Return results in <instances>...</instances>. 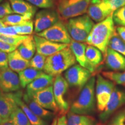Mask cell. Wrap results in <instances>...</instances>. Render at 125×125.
Masks as SVG:
<instances>
[{
  "instance_id": "27",
  "label": "cell",
  "mask_w": 125,
  "mask_h": 125,
  "mask_svg": "<svg viewBox=\"0 0 125 125\" xmlns=\"http://www.w3.org/2000/svg\"><path fill=\"white\" fill-rule=\"evenodd\" d=\"M86 56L89 62L95 68L100 64L103 61L102 52L96 47L92 45H88L86 46Z\"/></svg>"
},
{
  "instance_id": "39",
  "label": "cell",
  "mask_w": 125,
  "mask_h": 125,
  "mask_svg": "<svg viewBox=\"0 0 125 125\" xmlns=\"http://www.w3.org/2000/svg\"><path fill=\"white\" fill-rule=\"evenodd\" d=\"M0 34L6 35H18L15 29V26H7L0 29Z\"/></svg>"
},
{
  "instance_id": "41",
  "label": "cell",
  "mask_w": 125,
  "mask_h": 125,
  "mask_svg": "<svg viewBox=\"0 0 125 125\" xmlns=\"http://www.w3.org/2000/svg\"><path fill=\"white\" fill-rule=\"evenodd\" d=\"M17 47L0 41V50L5 52L9 53L16 50Z\"/></svg>"
},
{
  "instance_id": "34",
  "label": "cell",
  "mask_w": 125,
  "mask_h": 125,
  "mask_svg": "<svg viewBox=\"0 0 125 125\" xmlns=\"http://www.w3.org/2000/svg\"><path fill=\"white\" fill-rule=\"evenodd\" d=\"M47 57L37 53L30 61V67L42 71L44 69Z\"/></svg>"
},
{
  "instance_id": "30",
  "label": "cell",
  "mask_w": 125,
  "mask_h": 125,
  "mask_svg": "<svg viewBox=\"0 0 125 125\" xmlns=\"http://www.w3.org/2000/svg\"><path fill=\"white\" fill-rule=\"evenodd\" d=\"M108 48L119 53L125 57V42L115 31L109 42Z\"/></svg>"
},
{
  "instance_id": "22",
  "label": "cell",
  "mask_w": 125,
  "mask_h": 125,
  "mask_svg": "<svg viewBox=\"0 0 125 125\" xmlns=\"http://www.w3.org/2000/svg\"><path fill=\"white\" fill-rule=\"evenodd\" d=\"M16 97L18 106L23 110L26 116L29 119L31 125H44V123L42 119L34 114L32 111L30 109L27 104L22 100V92L18 91L16 92Z\"/></svg>"
},
{
  "instance_id": "32",
  "label": "cell",
  "mask_w": 125,
  "mask_h": 125,
  "mask_svg": "<svg viewBox=\"0 0 125 125\" xmlns=\"http://www.w3.org/2000/svg\"><path fill=\"white\" fill-rule=\"evenodd\" d=\"M15 29L18 35H30L34 30V24L32 20L24 21L15 26Z\"/></svg>"
},
{
  "instance_id": "24",
  "label": "cell",
  "mask_w": 125,
  "mask_h": 125,
  "mask_svg": "<svg viewBox=\"0 0 125 125\" xmlns=\"http://www.w3.org/2000/svg\"><path fill=\"white\" fill-rule=\"evenodd\" d=\"M18 51L20 54L27 60H30L35 55L36 45L33 35H29L22 43L18 47Z\"/></svg>"
},
{
  "instance_id": "28",
  "label": "cell",
  "mask_w": 125,
  "mask_h": 125,
  "mask_svg": "<svg viewBox=\"0 0 125 125\" xmlns=\"http://www.w3.org/2000/svg\"><path fill=\"white\" fill-rule=\"evenodd\" d=\"M34 16L32 15L10 14L2 19L6 26H16L27 20H31Z\"/></svg>"
},
{
  "instance_id": "37",
  "label": "cell",
  "mask_w": 125,
  "mask_h": 125,
  "mask_svg": "<svg viewBox=\"0 0 125 125\" xmlns=\"http://www.w3.org/2000/svg\"><path fill=\"white\" fill-rule=\"evenodd\" d=\"M30 4L37 8L49 9L54 6L53 0H26Z\"/></svg>"
},
{
  "instance_id": "45",
  "label": "cell",
  "mask_w": 125,
  "mask_h": 125,
  "mask_svg": "<svg viewBox=\"0 0 125 125\" xmlns=\"http://www.w3.org/2000/svg\"><path fill=\"white\" fill-rule=\"evenodd\" d=\"M6 123H7V122L3 119L0 116V125H4L5 124H6Z\"/></svg>"
},
{
  "instance_id": "26",
  "label": "cell",
  "mask_w": 125,
  "mask_h": 125,
  "mask_svg": "<svg viewBox=\"0 0 125 125\" xmlns=\"http://www.w3.org/2000/svg\"><path fill=\"white\" fill-rule=\"evenodd\" d=\"M67 118L68 125H97L96 119L87 115H80L69 111Z\"/></svg>"
},
{
  "instance_id": "9",
  "label": "cell",
  "mask_w": 125,
  "mask_h": 125,
  "mask_svg": "<svg viewBox=\"0 0 125 125\" xmlns=\"http://www.w3.org/2000/svg\"><path fill=\"white\" fill-rule=\"evenodd\" d=\"M60 16L57 10L52 9L41 10L36 13L34 21L35 34L48 29L60 20Z\"/></svg>"
},
{
  "instance_id": "49",
  "label": "cell",
  "mask_w": 125,
  "mask_h": 125,
  "mask_svg": "<svg viewBox=\"0 0 125 125\" xmlns=\"http://www.w3.org/2000/svg\"><path fill=\"white\" fill-rule=\"evenodd\" d=\"M2 93V91H1V89H0V95H1V94Z\"/></svg>"
},
{
  "instance_id": "7",
  "label": "cell",
  "mask_w": 125,
  "mask_h": 125,
  "mask_svg": "<svg viewBox=\"0 0 125 125\" xmlns=\"http://www.w3.org/2000/svg\"><path fill=\"white\" fill-rule=\"evenodd\" d=\"M35 34L56 43L70 44L72 40L66 24L62 20H59L48 29Z\"/></svg>"
},
{
  "instance_id": "43",
  "label": "cell",
  "mask_w": 125,
  "mask_h": 125,
  "mask_svg": "<svg viewBox=\"0 0 125 125\" xmlns=\"http://www.w3.org/2000/svg\"><path fill=\"white\" fill-rule=\"evenodd\" d=\"M116 32L120 37L125 42V27L119 26L116 29Z\"/></svg>"
},
{
  "instance_id": "2",
  "label": "cell",
  "mask_w": 125,
  "mask_h": 125,
  "mask_svg": "<svg viewBox=\"0 0 125 125\" xmlns=\"http://www.w3.org/2000/svg\"><path fill=\"white\" fill-rule=\"evenodd\" d=\"M76 61L70 45L58 52L47 57L44 73L53 76L61 75L75 64Z\"/></svg>"
},
{
  "instance_id": "15",
  "label": "cell",
  "mask_w": 125,
  "mask_h": 125,
  "mask_svg": "<svg viewBox=\"0 0 125 125\" xmlns=\"http://www.w3.org/2000/svg\"><path fill=\"white\" fill-rule=\"evenodd\" d=\"M33 36L36 45L37 53L46 57L52 55L70 45V44L54 42L36 34Z\"/></svg>"
},
{
  "instance_id": "36",
  "label": "cell",
  "mask_w": 125,
  "mask_h": 125,
  "mask_svg": "<svg viewBox=\"0 0 125 125\" xmlns=\"http://www.w3.org/2000/svg\"><path fill=\"white\" fill-rule=\"evenodd\" d=\"M107 125H125V108L117 112Z\"/></svg>"
},
{
  "instance_id": "31",
  "label": "cell",
  "mask_w": 125,
  "mask_h": 125,
  "mask_svg": "<svg viewBox=\"0 0 125 125\" xmlns=\"http://www.w3.org/2000/svg\"><path fill=\"white\" fill-rule=\"evenodd\" d=\"M101 75L114 83L125 85V71H103Z\"/></svg>"
},
{
  "instance_id": "14",
  "label": "cell",
  "mask_w": 125,
  "mask_h": 125,
  "mask_svg": "<svg viewBox=\"0 0 125 125\" xmlns=\"http://www.w3.org/2000/svg\"><path fill=\"white\" fill-rule=\"evenodd\" d=\"M31 97L35 102L44 108L54 112H60L54 98L53 85L37 92Z\"/></svg>"
},
{
  "instance_id": "48",
  "label": "cell",
  "mask_w": 125,
  "mask_h": 125,
  "mask_svg": "<svg viewBox=\"0 0 125 125\" xmlns=\"http://www.w3.org/2000/svg\"><path fill=\"white\" fill-rule=\"evenodd\" d=\"M4 125H13V124H12V123H6V124H5Z\"/></svg>"
},
{
  "instance_id": "40",
  "label": "cell",
  "mask_w": 125,
  "mask_h": 125,
  "mask_svg": "<svg viewBox=\"0 0 125 125\" xmlns=\"http://www.w3.org/2000/svg\"><path fill=\"white\" fill-rule=\"evenodd\" d=\"M9 68L8 54L0 50V68Z\"/></svg>"
},
{
  "instance_id": "1",
  "label": "cell",
  "mask_w": 125,
  "mask_h": 125,
  "mask_svg": "<svg viewBox=\"0 0 125 125\" xmlns=\"http://www.w3.org/2000/svg\"><path fill=\"white\" fill-rule=\"evenodd\" d=\"M115 31L111 14L105 20L94 25L86 42L89 45L96 47L105 56L109 41Z\"/></svg>"
},
{
  "instance_id": "8",
  "label": "cell",
  "mask_w": 125,
  "mask_h": 125,
  "mask_svg": "<svg viewBox=\"0 0 125 125\" xmlns=\"http://www.w3.org/2000/svg\"><path fill=\"white\" fill-rule=\"evenodd\" d=\"M92 75L89 70L79 64H75L65 71L64 76L70 86L83 88Z\"/></svg>"
},
{
  "instance_id": "16",
  "label": "cell",
  "mask_w": 125,
  "mask_h": 125,
  "mask_svg": "<svg viewBox=\"0 0 125 125\" xmlns=\"http://www.w3.org/2000/svg\"><path fill=\"white\" fill-rule=\"evenodd\" d=\"M19 107L15 93H2L0 95V116L9 123L11 114Z\"/></svg>"
},
{
  "instance_id": "47",
  "label": "cell",
  "mask_w": 125,
  "mask_h": 125,
  "mask_svg": "<svg viewBox=\"0 0 125 125\" xmlns=\"http://www.w3.org/2000/svg\"><path fill=\"white\" fill-rule=\"evenodd\" d=\"M57 119H58L54 118L51 125H57Z\"/></svg>"
},
{
  "instance_id": "33",
  "label": "cell",
  "mask_w": 125,
  "mask_h": 125,
  "mask_svg": "<svg viewBox=\"0 0 125 125\" xmlns=\"http://www.w3.org/2000/svg\"><path fill=\"white\" fill-rule=\"evenodd\" d=\"M29 35H6L0 34V41L8 43L11 45L16 46L17 48L23 42V41L26 39Z\"/></svg>"
},
{
  "instance_id": "38",
  "label": "cell",
  "mask_w": 125,
  "mask_h": 125,
  "mask_svg": "<svg viewBox=\"0 0 125 125\" xmlns=\"http://www.w3.org/2000/svg\"><path fill=\"white\" fill-rule=\"evenodd\" d=\"M13 13L14 12L8 1L0 4V19H2L6 16Z\"/></svg>"
},
{
  "instance_id": "46",
  "label": "cell",
  "mask_w": 125,
  "mask_h": 125,
  "mask_svg": "<svg viewBox=\"0 0 125 125\" xmlns=\"http://www.w3.org/2000/svg\"><path fill=\"white\" fill-rule=\"evenodd\" d=\"M6 26L5 24V23H4V21H2V19H0V29L2 27H5Z\"/></svg>"
},
{
  "instance_id": "19",
  "label": "cell",
  "mask_w": 125,
  "mask_h": 125,
  "mask_svg": "<svg viewBox=\"0 0 125 125\" xmlns=\"http://www.w3.org/2000/svg\"><path fill=\"white\" fill-rule=\"evenodd\" d=\"M54 80V76L44 73L26 87V93L29 96H31L37 92L53 85Z\"/></svg>"
},
{
  "instance_id": "20",
  "label": "cell",
  "mask_w": 125,
  "mask_h": 125,
  "mask_svg": "<svg viewBox=\"0 0 125 125\" xmlns=\"http://www.w3.org/2000/svg\"><path fill=\"white\" fill-rule=\"evenodd\" d=\"M9 68L16 73L30 67V61L24 59L18 49L8 53Z\"/></svg>"
},
{
  "instance_id": "35",
  "label": "cell",
  "mask_w": 125,
  "mask_h": 125,
  "mask_svg": "<svg viewBox=\"0 0 125 125\" xmlns=\"http://www.w3.org/2000/svg\"><path fill=\"white\" fill-rule=\"evenodd\" d=\"M114 23L125 27V5L115 10L112 13Z\"/></svg>"
},
{
  "instance_id": "23",
  "label": "cell",
  "mask_w": 125,
  "mask_h": 125,
  "mask_svg": "<svg viewBox=\"0 0 125 125\" xmlns=\"http://www.w3.org/2000/svg\"><path fill=\"white\" fill-rule=\"evenodd\" d=\"M23 101L28 105L30 109L34 114L41 118H47L51 117L53 115V112L49 110L44 108L35 102L33 98L29 96L27 93H24L22 97Z\"/></svg>"
},
{
  "instance_id": "29",
  "label": "cell",
  "mask_w": 125,
  "mask_h": 125,
  "mask_svg": "<svg viewBox=\"0 0 125 125\" xmlns=\"http://www.w3.org/2000/svg\"><path fill=\"white\" fill-rule=\"evenodd\" d=\"M9 123L13 125H31L26 115L19 107L17 108L11 114Z\"/></svg>"
},
{
  "instance_id": "44",
  "label": "cell",
  "mask_w": 125,
  "mask_h": 125,
  "mask_svg": "<svg viewBox=\"0 0 125 125\" xmlns=\"http://www.w3.org/2000/svg\"><path fill=\"white\" fill-rule=\"evenodd\" d=\"M57 125H68L67 118L65 114V115H62V116L58 118Z\"/></svg>"
},
{
  "instance_id": "6",
  "label": "cell",
  "mask_w": 125,
  "mask_h": 125,
  "mask_svg": "<svg viewBox=\"0 0 125 125\" xmlns=\"http://www.w3.org/2000/svg\"><path fill=\"white\" fill-rule=\"evenodd\" d=\"M115 87L114 82L104 78L102 75H97L95 91L97 108L100 112H103L105 109Z\"/></svg>"
},
{
  "instance_id": "18",
  "label": "cell",
  "mask_w": 125,
  "mask_h": 125,
  "mask_svg": "<svg viewBox=\"0 0 125 125\" xmlns=\"http://www.w3.org/2000/svg\"><path fill=\"white\" fill-rule=\"evenodd\" d=\"M106 66L115 71H125V57L114 50L108 48L104 56Z\"/></svg>"
},
{
  "instance_id": "3",
  "label": "cell",
  "mask_w": 125,
  "mask_h": 125,
  "mask_svg": "<svg viewBox=\"0 0 125 125\" xmlns=\"http://www.w3.org/2000/svg\"><path fill=\"white\" fill-rule=\"evenodd\" d=\"M96 81L94 76H92L82 88L77 99L72 104L70 111L80 115H87L93 111L96 103Z\"/></svg>"
},
{
  "instance_id": "4",
  "label": "cell",
  "mask_w": 125,
  "mask_h": 125,
  "mask_svg": "<svg viewBox=\"0 0 125 125\" xmlns=\"http://www.w3.org/2000/svg\"><path fill=\"white\" fill-rule=\"evenodd\" d=\"M94 25L93 20L87 15H83L68 19L66 27L72 40L84 43Z\"/></svg>"
},
{
  "instance_id": "50",
  "label": "cell",
  "mask_w": 125,
  "mask_h": 125,
  "mask_svg": "<svg viewBox=\"0 0 125 125\" xmlns=\"http://www.w3.org/2000/svg\"><path fill=\"white\" fill-rule=\"evenodd\" d=\"M2 1H3V0H0V3H1V2H2Z\"/></svg>"
},
{
  "instance_id": "13",
  "label": "cell",
  "mask_w": 125,
  "mask_h": 125,
  "mask_svg": "<svg viewBox=\"0 0 125 125\" xmlns=\"http://www.w3.org/2000/svg\"><path fill=\"white\" fill-rule=\"evenodd\" d=\"M125 104V92L115 87L105 109L100 114V120L102 122H105L114 112Z\"/></svg>"
},
{
  "instance_id": "21",
  "label": "cell",
  "mask_w": 125,
  "mask_h": 125,
  "mask_svg": "<svg viewBox=\"0 0 125 125\" xmlns=\"http://www.w3.org/2000/svg\"><path fill=\"white\" fill-rule=\"evenodd\" d=\"M10 3L14 13L20 15H32L34 16L37 8L26 0H8Z\"/></svg>"
},
{
  "instance_id": "17",
  "label": "cell",
  "mask_w": 125,
  "mask_h": 125,
  "mask_svg": "<svg viewBox=\"0 0 125 125\" xmlns=\"http://www.w3.org/2000/svg\"><path fill=\"white\" fill-rule=\"evenodd\" d=\"M87 45L85 43L79 42L72 40L70 43V47L73 51V54L75 57L76 61L81 66L86 68L93 73L96 68L92 65L87 60L86 56V49Z\"/></svg>"
},
{
  "instance_id": "25",
  "label": "cell",
  "mask_w": 125,
  "mask_h": 125,
  "mask_svg": "<svg viewBox=\"0 0 125 125\" xmlns=\"http://www.w3.org/2000/svg\"><path fill=\"white\" fill-rule=\"evenodd\" d=\"M43 72L41 70L35 69L32 67H29L18 73L19 77L20 86L22 88H25L35 80L37 78L43 74Z\"/></svg>"
},
{
  "instance_id": "12",
  "label": "cell",
  "mask_w": 125,
  "mask_h": 125,
  "mask_svg": "<svg viewBox=\"0 0 125 125\" xmlns=\"http://www.w3.org/2000/svg\"><path fill=\"white\" fill-rule=\"evenodd\" d=\"M21 87L19 75L9 68H0V89L3 93H12Z\"/></svg>"
},
{
  "instance_id": "5",
  "label": "cell",
  "mask_w": 125,
  "mask_h": 125,
  "mask_svg": "<svg viewBox=\"0 0 125 125\" xmlns=\"http://www.w3.org/2000/svg\"><path fill=\"white\" fill-rule=\"evenodd\" d=\"M91 0H59L57 11L64 19L85 15Z\"/></svg>"
},
{
  "instance_id": "10",
  "label": "cell",
  "mask_w": 125,
  "mask_h": 125,
  "mask_svg": "<svg viewBox=\"0 0 125 125\" xmlns=\"http://www.w3.org/2000/svg\"><path fill=\"white\" fill-rule=\"evenodd\" d=\"M68 86V82L62 75L56 76L53 84V89L56 102L62 115H65L70 108L69 104L65 99V95Z\"/></svg>"
},
{
  "instance_id": "42",
  "label": "cell",
  "mask_w": 125,
  "mask_h": 125,
  "mask_svg": "<svg viewBox=\"0 0 125 125\" xmlns=\"http://www.w3.org/2000/svg\"><path fill=\"white\" fill-rule=\"evenodd\" d=\"M109 3L114 12L125 5V0H108Z\"/></svg>"
},
{
  "instance_id": "11",
  "label": "cell",
  "mask_w": 125,
  "mask_h": 125,
  "mask_svg": "<svg viewBox=\"0 0 125 125\" xmlns=\"http://www.w3.org/2000/svg\"><path fill=\"white\" fill-rule=\"evenodd\" d=\"M108 0H91L87 9V15L96 22H100L113 13Z\"/></svg>"
}]
</instances>
